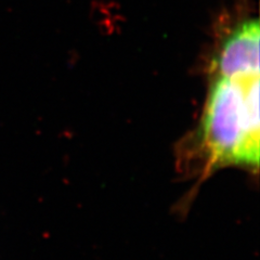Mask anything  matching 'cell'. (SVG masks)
<instances>
[{"instance_id":"obj_1","label":"cell","mask_w":260,"mask_h":260,"mask_svg":"<svg viewBox=\"0 0 260 260\" xmlns=\"http://www.w3.org/2000/svg\"><path fill=\"white\" fill-rule=\"evenodd\" d=\"M259 138V72L214 75L200 126L179 166L201 183L226 167L257 174Z\"/></svg>"},{"instance_id":"obj_2","label":"cell","mask_w":260,"mask_h":260,"mask_svg":"<svg viewBox=\"0 0 260 260\" xmlns=\"http://www.w3.org/2000/svg\"><path fill=\"white\" fill-rule=\"evenodd\" d=\"M258 19L246 20L228 35L211 62L213 75L230 76L259 72Z\"/></svg>"}]
</instances>
